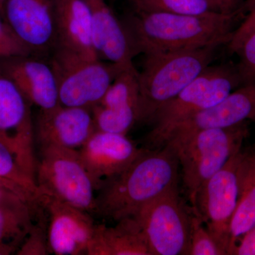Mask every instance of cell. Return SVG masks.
Instances as JSON below:
<instances>
[{
	"label": "cell",
	"instance_id": "6da1fadb",
	"mask_svg": "<svg viewBox=\"0 0 255 255\" xmlns=\"http://www.w3.org/2000/svg\"><path fill=\"white\" fill-rule=\"evenodd\" d=\"M240 14L239 9L231 14L201 15L136 11L124 25L135 55L158 54L228 43Z\"/></svg>",
	"mask_w": 255,
	"mask_h": 255
},
{
	"label": "cell",
	"instance_id": "7a4b0ae2",
	"mask_svg": "<svg viewBox=\"0 0 255 255\" xmlns=\"http://www.w3.org/2000/svg\"><path fill=\"white\" fill-rule=\"evenodd\" d=\"M179 162L170 147L144 149L127 169L96 194V211L106 219L133 217L142 206L178 186Z\"/></svg>",
	"mask_w": 255,
	"mask_h": 255
},
{
	"label": "cell",
	"instance_id": "3957f363",
	"mask_svg": "<svg viewBox=\"0 0 255 255\" xmlns=\"http://www.w3.org/2000/svg\"><path fill=\"white\" fill-rule=\"evenodd\" d=\"M248 122L225 128L204 129L166 142L177 156L183 186L193 211L202 186L242 150L249 134Z\"/></svg>",
	"mask_w": 255,
	"mask_h": 255
},
{
	"label": "cell",
	"instance_id": "277c9868",
	"mask_svg": "<svg viewBox=\"0 0 255 255\" xmlns=\"http://www.w3.org/2000/svg\"><path fill=\"white\" fill-rule=\"evenodd\" d=\"M219 47L145 55L142 71L139 72L138 122H152L162 106L211 65Z\"/></svg>",
	"mask_w": 255,
	"mask_h": 255
},
{
	"label": "cell",
	"instance_id": "5b68a950",
	"mask_svg": "<svg viewBox=\"0 0 255 255\" xmlns=\"http://www.w3.org/2000/svg\"><path fill=\"white\" fill-rule=\"evenodd\" d=\"M241 85L236 67L210 65L156 112L152 120L153 127L146 138L147 149L163 147L179 126L219 103Z\"/></svg>",
	"mask_w": 255,
	"mask_h": 255
},
{
	"label": "cell",
	"instance_id": "8992f818",
	"mask_svg": "<svg viewBox=\"0 0 255 255\" xmlns=\"http://www.w3.org/2000/svg\"><path fill=\"white\" fill-rule=\"evenodd\" d=\"M35 180L41 192L90 214L95 213L97 191L78 150L39 147Z\"/></svg>",
	"mask_w": 255,
	"mask_h": 255
},
{
	"label": "cell",
	"instance_id": "52a82bcc",
	"mask_svg": "<svg viewBox=\"0 0 255 255\" xmlns=\"http://www.w3.org/2000/svg\"><path fill=\"white\" fill-rule=\"evenodd\" d=\"M58 82L60 105L90 109L103 98L121 70L115 64L55 48L49 60Z\"/></svg>",
	"mask_w": 255,
	"mask_h": 255
},
{
	"label": "cell",
	"instance_id": "ba28073f",
	"mask_svg": "<svg viewBox=\"0 0 255 255\" xmlns=\"http://www.w3.org/2000/svg\"><path fill=\"white\" fill-rule=\"evenodd\" d=\"M192 209L184 205L178 187L145 204L133 216L140 224L151 255H189Z\"/></svg>",
	"mask_w": 255,
	"mask_h": 255
},
{
	"label": "cell",
	"instance_id": "9c48e42d",
	"mask_svg": "<svg viewBox=\"0 0 255 255\" xmlns=\"http://www.w3.org/2000/svg\"><path fill=\"white\" fill-rule=\"evenodd\" d=\"M31 107L0 66V142L12 153L20 167L35 180L36 141Z\"/></svg>",
	"mask_w": 255,
	"mask_h": 255
},
{
	"label": "cell",
	"instance_id": "30bf717a",
	"mask_svg": "<svg viewBox=\"0 0 255 255\" xmlns=\"http://www.w3.org/2000/svg\"><path fill=\"white\" fill-rule=\"evenodd\" d=\"M243 151L240 150L201 188L196 209L225 255L230 249V228L237 205L238 169Z\"/></svg>",
	"mask_w": 255,
	"mask_h": 255
},
{
	"label": "cell",
	"instance_id": "8fae6325",
	"mask_svg": "<svg viewBox=\"0 0 255 255\" xmlns=\"http://www.w3.org/2000/svg\"><path fill=\"white\" fill-rule=\"evenodd\" d=\"M37 204L46 213L49 253L87 255L97 226L90 213L38 189Z\"/></svg>",
	"mask_w": 255,
	"mask_h": 255
},
{
	"label": "cell",
	"instance_id": "7c38bea8",
	"mask_svg": "<svg viewBox=\"0 0 255 255\" xmlns=\"http://www.w3.org/2000/svg\"><path fill=\"white\" fill-rule=\"evenodd\" d=\"M1 11L32 55L45 56L54 51L58 38L53 0H4Z\"/></svg>",
	"mask_w": 255,
	"mask_h": 255
},
{
	"label": "cell",
	"instance_id": "4fadbf2b",
	"mask_svg": "<svg viewBox=\"0 0 255 255\" xmlns=\"http://www.w3.org/2000/svg\"><path fill=\"white\" fill-rule=\"evenodd\" d=\"M144 149L127 135L96 130L78 151L97 191L127 169Z\"/></svg>",
	"mask_w": 255,
	"mask_h": 255
},
{
	"label": "cell",
	"instance_id": "5bb4252c",
	"mask_svg": "<svg viewBox=\"0 0 255 255\" xmlns=\"http://www.w3.org/2000/svg\"><path fill=\"white\" fill-rule=\"evenodd\" d=\"M97 130L90 109L59 105L39 110L34 122L35 141L38 147L55 146L80 150Z\"/></svg>",
	"mask_w": 255,
	"mask_h": 255
},
{
	"label": "cell",
	"instance_id": "9a60e30c",
	"mask_svg": "<svg viewBox=\"0 0 255 255\" xmlns=\"http://www.w3.org/2000/svg\"><path fill=\"white\" fill-rule=\"evenodd\" d=\"M0 66L31 106L48 110L60 105L58 82L50 61L25 55L0 59Z\"/></svg>",
	"mask_w": 255,
	"mask_h": 255
},
{
	"label": "cell",
	"instance_id": "2e32d148",
	"mask_svg": "<svg viewBox=\"0 0 255 255\" xmlns=\"http://www.w3.org/2000/svg\"><path fill=\"white\" fill-rule=\"evenodd\" d=\"M249 121L255 122V82L241 85L219 103L184 122L168 140L204 129L225 128Z\"/></svg>",
	"mask_w": 255,
	"mask_h": 255
},
{
	"label": "cell",
	"instance_id": "e0dca14e",
	"mask_svg": "<svg viewBox=\"0 0 255 255\" xmlns=\"http://www.w3.org/2000/svg\"><path fill=\"white\" fill-rule=\"evenodd\" d=\"M90 10L94 43L98 58L124 70L135 69L132 49L124 23L121 22L106 0H85Z\"/></svg>",
	"mask_w": 255,
	"mask_h": 255
},
{
	"label": "cell",
	"instance_id": "ac0fdd59",
	"mask_svg": "<svg viewBox=\"0 0 255 255\" xmlns=\"http://www.w3.org/2000/svg\"><path fill=\"white\" fill-rule=\"evenodd\" d=\"M57 48L90 58H99L94 43L90 10L85 0H53Z\"/></svg>",
	"mask_w": 255,
	"mask_h": 255
},
{
	"label": "cell",
	"instance_id": "d6986e66",
	"mask_svg": "<svg viewBox=\"0 0 255 255\" xmlns=\"http://www.w3.org/2000/svg\"><path fill=\"white\" fill-rule=\"evenodd\" d=\"M87 255H152L145 235L134 217L114 226L97 224Z\"/></svg>",
	"mask_w": 255,
	"mask_h": 255
},
{
	"label": "cell",
	"instance_id": "ffe728a7",
	"mask_svg": "<svg viewBox=\"0 0 255 255\" xmlns=\"http://www.w3.org/2000/svg\"><path fill=\"white\" fill-rule=\"evenodd\" d=\"M237 205L230 228L231 255L237 242L255 225V152L243 151L238 169Z\"/></svg>",
	"mask_w": 255,
	"mask_h": 255
},
{
	"label": "cell",
	"instance_id": "44dd1931",
	"mask_svg": "<svg viewBox=\"0 0 255 255\" xmlns=\"http://www.w3.org/2000/svg\"><path fill=\"white\" fill-rule=\"evenodd\" d=\"M38 209L28 206L0 204V243L9 242L21 246L33 226Z\"/></svg>",
	"mask_w": 255,
	"mask_h": 255
},
{
	"label": "cell",
	"instance_id": "7402d4cb",
	"mask_svg": "<svg viewBox=\"0 0 255 255\" xmlns=\"http://www.w3.org/2000/svg\"><path fill=\"white\" fill-rule=\"evenodd\" d=\"M96 129L99 131L127 135L138 122L139 111L135 107H105L99 105L91 109Z\"/></svg>",
	"mask_w": 255,
	"mask_h": 255
},
{
	"label": "cell",
	"instance_id": "603a6c76",
	"mask_svg": "<svg viewBox=\"0 0 255 255\" xmlns=\"http://www.w3.org/2000/svg\"><path fill=\"white\" fill-rule=\"evenodd\" d=\"M132 1L136 11L144 12L201 15L214 11L207 0H132Z\"/></svg>",
	"mask_w": 255,
	"mask_h": 255
},
{
	"label": "cell",
	"instance_id": "cb8c5ba5",
	"mask_svg": "<svg viewBox=\"0 0 255 255\" xmlns=\"http://www.w3.org/2000/svg\"><path fill=\"white\" fill-rule=\"evenodd\" d=\"M189 255H225L199 215H191Z\"/></svg>",
	"mask_w": 255,
	"mask_h": 255
},
{
	"label": "cell",
	"instance_id": "d4e9b609",
	"mask_svg": "<svg viewBox=\"0 0 255 255\" xmlns=\"http://www.w3.org/2000/svg\"><path fill=\"white\" fill-rule=\"evenodd\" d=\"M0 177L9 179L38 194V187L33 178L18 165L16 159L6 146L0 142Z\"/></svg>",
	"mask_w": 255,
	"mask_h": 255
},
{
	"label": "cell",
	"instance_id": "484cf974",
	"mask_svg": "<svg viewBox=\"0 0 255 255\" xmlns=\"http://www.w3.org/2000/svg\"><path fill=\"white\" fill-rule=\"evenodd\" d=\"M0 204L37 209V194L14 181L0 177Z\"/></svg>",
	"mask_w": 255,
	"mask_h": 255
},
{
	"label": "cell",
	"instance_id": "4316f807",
	"mask_svg": "<svg viewBox=\"0 0 255 255\" xmlns=\"http://www.w3.org/2000/svg\"><path fill=\"white\" fill-rule=\"evenodd\" d=\"M46 224V223H45ZM44 221H40L37 224L33 223L29 232L26 235L16 255H45L49 254L47 242L46 225Z\"/></svg>",
	"mask_w": 255,
	"mask_h": 255
},
{
	"label": "cell",
	"instance_id": "83f0119b",
	"mask_svg": "<svg viewBox=\"0 0 255 255\" xmlns=\"http://www.w3.org/2000/svg\"><path fill=\"white\" fill-rule=\"evenodd\" d=\"M240 61L237 70L242 84L255 82V31L245 40L236 52Z\"/></svg>",
	"mask_w": 255,
	"mask_h": 255
},
{
	"label": "cell",
	"instance_id": "f1b7e54d",
	"mask_svg": "<svg viewBox=\"0 0 255 255\" xmlns=\"http://www.w3.org/2000/svg\"><path fill=\"white\" fill-rule=\"evenodd\" d=\"M242 13H248L243 22L233 32L229 41L228 48L232 53H236L245 40L255 31V0H248L243 7L239 9Z\"/></svg>",
	"mask_w": 255,
	"mask_h": 255
},
{
	"label": "cell",
	"instance_id": "f546056e",
	"mask_svg": "<svg viewBox=\"0 0 255 255\" xmlns=\"http://www.w3.org/2000/svg\"><path fill=\"white\" fill-rule=\"evenodd\" d=\"M33 55L15 36L4 19L0 18V59Z\"/></svg>",
	"mask_w": 255,
	"mask_h": 255
},
{
	"label": "cell",
	"instance_id": "4dcf8cb0",
	"mask_svg": "<svg viewBox=\"0 0 255 255\" xmlns=\"http://www.w3.org/2000/svg\"><path fill=\"white\" fill-rule=\"evenodd\" d=\"M231 255H255V225L237 242Z\"/></svg>",
	"mask_w": 255,
	"mask_h": 255
},
{
	"label": "cell",
	"instance_id": "1f68e13d",
	"mask_svg": "<svg viewBox=\"0 0 255 255\" xmlns=\"http://www.w3.org/2000/svg\"><path fill=\"white\" fill-rule=\"evenodd\" d=\"M216 12L231 14L239 9L243 0H207Z\"/></svg>",
	"mask_w": 255,
	"mask_h": 255
},
{
	"label": "cell",
	"instance_id": "d6a6232c",
	"mask_svg": "<svg viewBox=\"0 0 255 255\" xmlns=\"http://www.w3.org/2000/svg\"><path fill=\"white\" fill-rule=\"evenodd\" d=\"M19 247L17 243L1 242L0 243V255L16 254Z\"/></svg>",
	"mask_w": 255,
	"mask_h": 255
},
{
	"label": "cell",
	"instance_id": "836d02e7",
	"mask_svg": "<svg viewBox=\"0 0 255 255\" xmlns=\"http://www.w3.org/2000/svg\"><path fill=\"white\" fill-rule=\"evenodd\" d=\"M4 0H0V11L1 9V6H2L3 3H4Z\"/></svg>",
	"mask_w": 255,
	"mask_h": 255
},
{
	"label": "cell",
	"instance_id": "e575fe53",
	"mask_svg": "<svg viewBox=\"0 0 255 255\" xmlns=\"http://www.w3.org/2000/svg\"><path fill=\"white\" fill-rule=\"evenodd\" d=\"M130 1H132V0H130Z\"/></svg>",
	"mask_w": 255,
	"mask_h": 255
},
{
	"label": "cell",
	"instance_id": "d590c367",
	"mask_svg": "<svg viewBox=\"0 0 255 255\" xmlns=\"http://www.w3.org/2000/svg\"></svg>",
	"mask_w": 255,
	"mask_h": 255
}]
</instances>
